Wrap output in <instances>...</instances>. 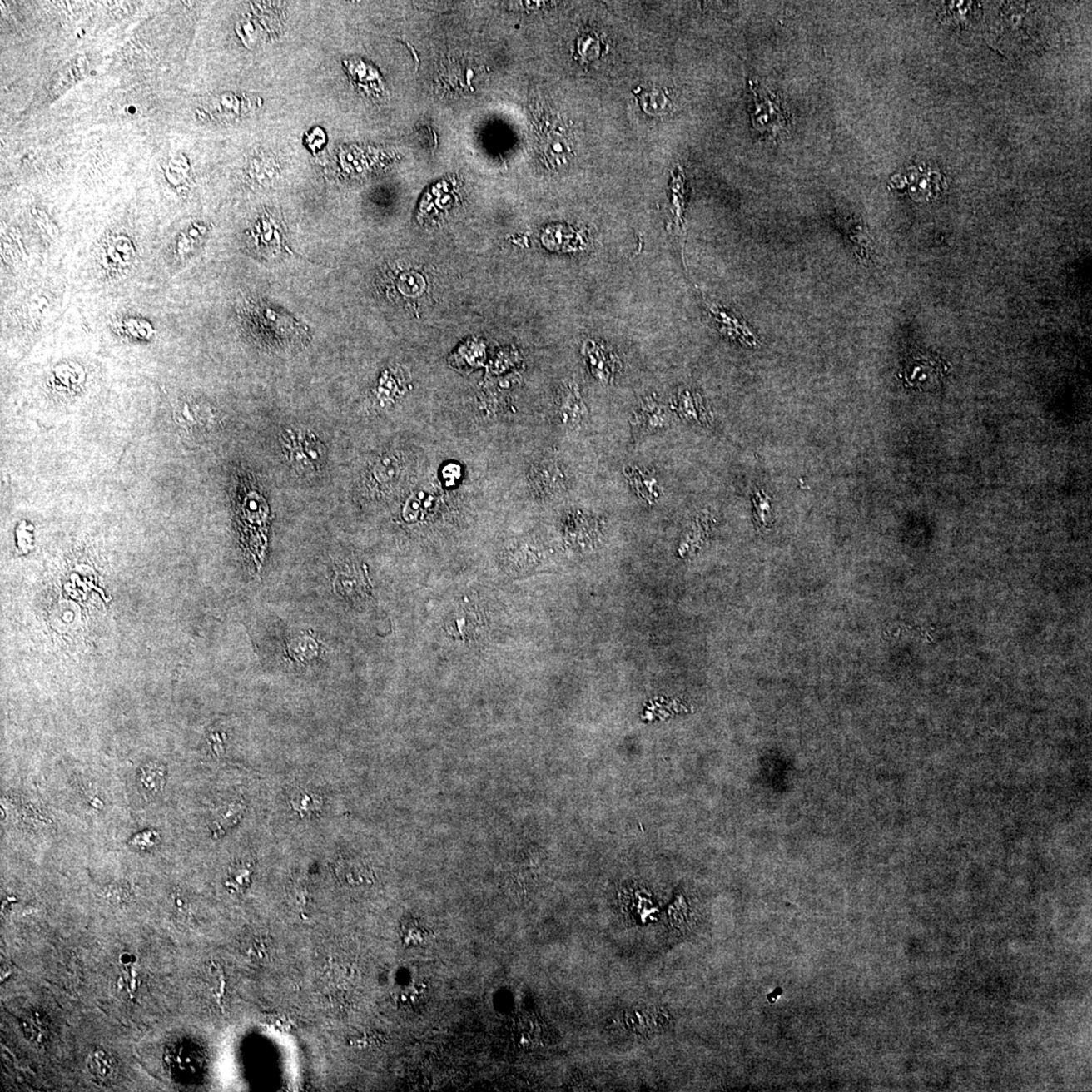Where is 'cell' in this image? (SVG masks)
<instances>
[{
    "label": "cell",
    "instance_id": "obj_14",
    "mask_svg": "<svg viewBox=\"0 0 1092 1092\" xmlns=\"http://www.w3.org/2000/svg\"><path fill=\"white\" fill-rule=\"evenodd\" d=\"M402 473V463L397 456L389 454L381 458L374 468V479L379 486L385 487L393 484Z\"/></svg>",
    "mask_w": 1092,
    "mask_h": 1092
},
{
    "label": "cell",
    "instance_id": "obj_4",
    "mask_svg": "<svg viewBox=\"0 0 1092 1092\" xmlns=\"http://www.w3.org/2000/svg\"><path fill=\"white\" fill-rule=\"evenodd\" d=\"M754 97V112L752 121L756 130L769 136H777L788 126V114L779 98L772 96L764 88L751 86Z\"/></svg>",
    "mask_w": 1092,
    "mask_h": 1092
},
{
    "label": "cell",
    "instance_id": "obj_8",
    "mask_svg": "<svg viewBox=\"0 0 1092 1092\" xmlns=\"http://www.w3.org/2000/svg\"><path fill=\"white\" fill-rule=\"evenodd\" d=\"M558 420L568 428L581 426L585 422L588 411L576 385H568L563 390L558 407Z\"/></svg>",
    "mask_w": 1092,
    "mask_h": 1092
},
{
    "label": "cell",
    "instance_id": "obj_1",
    "mask_svg": "<svg viewBox=\"0 0 1092 1092\" xmlns=\"http://www.w3.org/2000/svg\"><path fill=\"white\" fill-rule=\"evenodd\" d=\"M988 22L990 44L1001 52L1033 49L1043 27L1041 17L1027 3H1005Z\"/></svg>",
    "mask_w": 1092,
    "mask_h": 1092
},
{
    "label": "cell",
    "instance_id": "obj_19",
    "mask_svg": "<svg viewBox=\"0 0 1092 1092\" xmlns=\"http://www.w3.org/2000/svg\"><path fill=\"white\" fill-rule=\"evenodd\" d=\"M245 809H246V807L241 802L230 804L226 811L220 814L218 821L215 822L214 836H222L228 831V828L236 825L239 819L242 817Z\"/></svg>",
    "mask_w": 1092,
    "mask_h": 1092
},
{
    "label": "cell",
    "instance_id": "obj_5",
    "mask_svg": "<svg viewBox=\"0 0 1092 1092\" xmlns=\"http://www.w3.org/2000/svg\"><path fill=\"white\" fill-rule=\"evenodd\" d=\"M670 423L665 407L653 397L644 399L633 418V426L638 433L663 430Z\"/></svg>",
    "mask_w": 1092,
    "mask_h": 1092
},
{
    "label": "cell",
    "instance_id": "obj_10",
    "mask_svg": "<svg viewBox=\"0 0 1092 1092\" xmlns=\"http://www.w3.org/2000/svg\"><path fill=\"white\" fill-rule=\"evenodd\" d=\"M633 94L638 98L639 107L648 116L661 117L672 110L673 102L666 88L638 87Z\"/></svg>",
    "mask_w": 1092,
    "mask_h": 1092
},
{
    "label": "cell",
    "instance_id": "obj_6",
    "mask_svg": "<svg viewBox=\"0 0 1092 1092\" xmlns=\"http://www.w3.org/2000/svg\"><path fill=\"white\" fill-rule=\"evenodd\" d=\"M532 469L530 479L535 492L549 496L564 487L566 474L554 461H543Z\"/></svg>",
    "mask_w": 1092,
    "mask_h": 1092
},
{
    "label": "cell",
    "instance_id": "obj_12",
    "mask_svg": "<svg viewBox=\"0 0 1092 1092\" xmlns=\"http://www.w3.org/2000/svg\"><path fill=\"white\" fill-rule=\"evenodd\" d=\"M166 782V768L160 762H149L140 770L138 783L142 792L156 797Z\"/></svg>",
    "mask_w": 1092,
    "mask_h": 1092
},
{
    "label": "cell",
    "instance_id": "obj_9",
    "mask_svg": "<svg viewBox=\"0 0 1092 1092\" xmlns=\"http://www.w3.org/2000/svg\"><path fill=\"white\" fill-rule=\"evenodd\" d=\"M906 379L911 385H934L944 375V365L936 356L919 355L906 366Z\"/></svg>",
    "mask_w": 1092,
    "mask_h": 1092
},
{
    "label": "cell",
    "instance_id": "obj_15",
    "mask_svg": "<svg viewBox=\"0 0 1092 1092\" xmlns=\"http://www.w3.org/2000/svg\"><path fill=\"white\" fill-rule=\"evenodd\" d=\"M290 804L300 817L304 818L313 817L321 812L324 802L319 794L299 790L291 797Z\"/></svg>",
    "mask_w": 1092,
    "mask_h": 1092
},
{
    "label": "cell",
    "instance_id": "obj_2",
    "mask_svg": "<svg viewBox=\"0 0 1092 1092\" xmlns=\"http://www.w3.org/2000/svg\"><path fill=\"white\" fill-rule=\"evenodd\" d=\"M242 320L247 331L257 340L275 346L303 345L308 329L289 314L276 310L262 300H247Z\"/></svg>",
    "mask_w": 1092,
    "mask_h": 1092
},
{
    "label": "cell",
    "instance_id": "obj_18",
    "mask_svg": "<svg viewBox=\"0 0 1092 1092\" xmlns=\"http://www.w3.org/2000/svg\"><path fill=\"white\" fill-rule=\"evenodd\" d=\"M318 652L317 643L310 638H298L291 640L289 644L290 656L300 663L313 661L317 657Z\"/></svg>",
    "mask_w": 1092,
    "mask_h": 1092
},
{
    "label": "cell",
    "instance_id": "obj_3",
    "mask_svg": "<svg viewBox=\"0 0 1092 1092\" xmlns=\"http://www.w3.org/2000/svg\"><path fill=\"white\" fill-rule=\"evenodd\" d=\"M282 446L300 474H314L323 467L326 450L316 435L305 428H290L282 433Z\"/></svg>",
    "mask_w": 1092,
    "mask_h": 1092
},
{
    "label": "cell",
    "instance_id": "obj_13",
    "mask_svg": "<svg viewBox=\"0 0 1092 1092\" xmlns=\"http://www.w3.org/2000/svg\"><path fill=\"white\" fill-rule=\"evenodd\" d=\"M674 408L681 418L687 421L698 422L703 416L702 401L699 395L690 390H681L677 395Z\"/></svg>",
    "mask_w": 1092,
    "mask_h": 1092
},
{
    "label": "cell",
    "instance_id": "obj_17",
    "mask_svg": "<svg viewBox=\"0 0 1092 1092\" xmlns=\"http://www.w3.org/2000/svg\"><path fill=\"white\" fill-rule=\"evenodd\" d=\"M364 585L362 578L355 569H343L336 573L335 581H334V589L339 595L343 597H351L360 594Z\"/></svg>",
    "mask_w": 1092,
    "mask_h": 1092
},
{
    "label": "cell",
    "instance_id": "obj_7",
    "mask_svg": "<svg viewBox=\"0 0 1092 1092\" xmlns=\"http://www.w3.org/2000/svg\"><path fill=\"white\" fill-rule=\"evenodd\" d=\"M585 355L589 362L590 370L596 378L603 383H609L618 373L619 360L613 352L599 345L594 341L587 343Z\"/></svg>",
    "mask_w": 1092,
    "mask_h": 1092
},
{
    "label": "cell",
    "instance_id": "obj_16",
    "mask_svg": "<svg viewBox=\"0 0 1092 1092\" xmlns=\"http://www.w3.org/2000/svg\"><path fill=\"white\" fill-rule=\"evenodd\" d=\"M606 52V44L599 34L591 31L582 36L578 42V53L585 63H592L600 59Z\"/></svg>",
    "mask_w": 1092,
    "mask_h": 1092
},
{
    "label": "cell",
    "instance_id": "obj_11",
    "mask_svg": "<svg viewBox=\"0 0 1092 1092\" xmlns=\"http://www.w3.org/2000/svg\"><path fill=\"white\" fill-rule=\"evenodd\" d=\"M710 314L712 315L715 321L718 324L719 330L723 334H727L734 340L747 343V345H756V336L748 330L745 324L740 322V320L724 312L714 305L710 307Z\"/></svg>",
    "mask_w": 1092,
    "mask_h": 1092
}]
</instances>
